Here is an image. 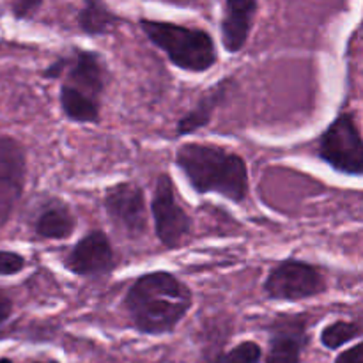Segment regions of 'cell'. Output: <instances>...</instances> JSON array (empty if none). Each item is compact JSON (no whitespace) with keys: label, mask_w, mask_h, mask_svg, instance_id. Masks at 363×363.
Instances as JSON below:
<instances>
[{"label":"cell","mask_w":363,"mask_h":363,"mask_svg":"<svg viewBox=\"0 0 363 363\" xmlns=\"http://www.w3.org/2000/svg\"><path fill=\"white\" fill-rule=\"evenodd\" d=\"M315 152L333 172L362 177L363 138L354 113L340 112L319 135Z\"/></svg>","instance_id":"4"},{"label":"cell","mask_w":363,"mask_h":363,"mask_svg":"<svg viewBox=\"0 0 363 363\" xmlns=\"http://www.w3.org/2000/svg\"><path fill=\"white\" fill-rule=\"evenodd\" d=\"M333 363H363V344L357 342L353 347L342 351Z\"/></svg>","instance_id":"22"},{"label":"cell","mask_w":363,"mask_h":363,"mask_svg":"<svg viewBox=\"0 0 363 363\" xmlns=\"http://www.w3.org/2000/svg\"><path fill=\"white\" fill-rule=\"evenodd\" d=\"M138 25L147 41L186 73H206L218 62L216 43L206 28L151 18H140Z\"/></svg>","instance_id":"3"},{"label":"cell","mask_w":363,"mask_h":363,"mask_svg":"<svg viewBox=\"0 0 363 363\" xmlns=\"http://www.w3.org/2000/svg\"><path fill=\"white\" fill-rule=\"evenodd\" d=\"M64 268L74 277L98 279L113 272L116 252L105 230H91L73 245L64 259Z\"/></svg>","instance_id":"9"},{"label":"cell","mask_w":363,"mask_h":363,"mask_svg":"<svg viewBox=\"0 0 363 363\" xmlns=\"http://www.w3.org/2000/svg\"><path fill=\"white\" fill-rule=\"evenodd\" d=\"M0 363H13V360H9V358H0Z\"/></svg>","instance_id":"25"},{"label":"cell","mask_w":363,"mask_h":363,"mask_svg":"<svg viewBox=\"0 0 363 363\" xmlns=\"http://www.w3.org/2000/svg\"><path fill=\"white\" fill-rule=\"evenodd\" d=\"M121 18L117 13H113L105 2L99 0H85L82 9L77 14V23L80 32L85 35H106L108 32L113 30Z\"/></svg>","instance_id":"15"},{"label":"cell","mask_w":363,"mask_h":363,"mask_svg":"<svg viewBox=\"0 0 363 363\" xmlns=\"http://www.w3.org/2000/svg\"><path fill=\"white\" fill-rule=\"evenodd\" d=\"M234 87L233 78H223V80L216 82L204 96L197 101V105L191 110H188L176 124V135L177 137H188V135L197 133L199 130L208 126L211 123L213 116H215L216 108L227 99L230 89Z\"/></svg>","instance_id":"13"},{"label":"cell","mask_w":363,"mask_h":363,"mask_svg":"<svg viewBox=\"0 0 363 363\" xmlns=\"http://www.w3.org/2000/svg\"><path fill=\"white\" fill-rule=\"evenodd\" d=\"M27 179L25 147L13 137H0V229L13 215Z\"/></svg>","instance_id":"11"},{"label":"cell","mask_w":363,"mask_h":363,"mask_svg":"<svg viewBox=\"0 0 363 363\" xmlns=\"http://www.w3.org/2000/svg\"><path fill=\"white\" fill-rule=\"evenodd\" d=\"M103 208L113 229L126 238H142L147 233L149 213L145 191L133 181H123L106 188Z\"/></svg>","instance_id":"7"},{"label":"cell","mask_w":363,"mask_h":363,"mask_svg":"<svg viewBox=\"0 0 363 363\" xmlns=\"http://www.w3.org/2000/svg\"><path fill=\"white\" fill-rule=\"evenodd\" d=\"M174 165L199 195L216 194L233 204H243L250 194L247 162L223 145L188 142L176 149Z\"/></svg>","instance_id":"2"},{"label":"cell","mask_w":363,"mask_h":363,"mask_svg":"<svg viewBox=\"0 0 363 363\" xmlns=\"http://www.w3.org/2000/svg\"><path fill=\"white\" fill-rule=\"evenodd\" d=\"M14 311V303H13V298L6 293V291L0 289V330L4 328L9 318L13 315Z\"/></svg>","instance_id":"23"},{"label":"cell","mask_w":363,"mask_h":363,"mask_svg":"<svg viewBox=\"0 0 363 363\" xmlns=\"http://www.w3.org/2000/svg\"><path fill=\"white\" fill-rule=\"evenodd\" d=\"M59 103L64 117L77 124H98L101 119V103L82 96L80 92L60 84Z\"/></svg>","instance_id":"16"},{"label":"cell","mask_w":363,"mask_h":363,"mask_svg":"<svg viewBox=\"0 0 363 363\" xmlns=\"http://www.w3.org/2000/svg\"><path fill=\"white\" fill-rule=\"evenodd\" d=\"M268 350L264 363H301V353L308 346L307 314H279L266 325Z\"/></svg>","instance_id":"8"},{"label":"cell","mask_w":363,"mask_h":363,"mask_svg":"<svg viewBox=\"0 0 363 363\" xmlns=\"http://www.w3.org/2000/svg\"><path fill=\"white\" fill-rule=\"evenodd\" d=\"M41 7L43 0H18V2L11 4V9H13V14L16 20H28Z\"/></svg>","instance_id":"20"},{"label":"cell","mask_w":363,"mask_h":363,"mask_svg":"<svg viewBox=\"0 0 363 363\" xmlns=\"http://www.w3.org/2000/svg\"><path fill=\"white\" fill-rule=\"evenodd\" d=\"M362 337L360 321H347V319H337L328 323L319 333V342L328 351H339L353 340Z\"/></svg>","instance_id":"17"},{"label":"cell","mask_w":363,"mask_h":363,"mask_svg":"<svg viewBox=\"0 0 363 363\" xmlns=\"http://www.w3.org/2000/svg\"><path fill=\"white\" fill-rule=\"evenodd\" d=\"M32 230L41 241H66L77 230V218L69 206L55 199L39 211Z\"/></svg>","instance_id":"14"},{"label":"cell","mask_w":363,"mask_h":363,"mask_svg":"<svg viewBox=\"0 0 363 363\" xmlns=\"http://www.w3.org/2000/svg\"><path fill=\"white\" fill-rule=\"evenodd\" d=\"M220 38L227 53H240L247 46L259 11L257 0H225L222 6Z\"/></svg>","instance_id":"12"},{"label":"cell","mask_w":363,"mask_h":363,"mask_svg":"<svg viewBox=\"0 0 363 363\" xmlns=\"http://www.w3.org/2000/svg\"><path fill=\"white\" fill-rule=\"evenodd\" d=\"M34 363H60L59 360H45V362H34Z\"/></svg>","instance_id":"24"},{"label":"cell","mask_w":363,"mask_h":363,"mask_svg":"<svg viewBox=\"0 0 363 363\" xmlns=\"http://www.w3.org/2000/svg\"><path fill=\"white\" fill-rule=\"evenodd\" d=\"M123 307L138 333L169 335L176 332L194 307V293L174 273L156 269L131 282L123 298Z\"/></svg>","instance_id":"1"},{"label":"cell","mask_w":363,"mask_h":363,"mask_svg":"<svg viewBox=\"0 0 363 363\" xmlns=\"http://www.w3.org/2000/svg\"><path fill=\"white\" fill-rule=\"evenodd\" d=\"M149 209L160 243L169 250L183 247L194 229V218L177 201L176 183L169 172H162L156 177Z\"/></svg>","instance_id":"6"},{"label":"cell","mask_w":363,"mask_h":363,"mask_svg":"<svg viewBox=\"0 0 363 363\" xmlns=\"http://www.w3.org/2000/svg\"><path fill=\"white\" fill-rule=\"evenodd\" d=\"M262 360V347L255 340H241L229 351H223L215 363H259Z\"/></svg>","instance_id":"18"},{"label":"cell","mask_w":363,"mask_h":363,"mask_svg":"<svg viewBox=\"0 0 363 363\" xmlns=\"http://www.w3.org/2000/svg\"><path fill=\"white\" fill-rule=\"evenodd\" d=\"M27 266V259L20 252L0 250V277L20 275Z\"/></svg>","instance_id":"19"},{"label":"cell","mask_w":363,"mask_h":363,"mask_svg":"<svg viewBox=\"0 0 363 363\" xmlns=\"http://www.w3.org/2000/svg\"><path fill=\"white\" fill-rule=\"evenodd\" d=\"M64 69H66V55H60L41 71V77L46 80H59V78H62Z\"/></svg>","instance_id":"21"},{"label":"cell","mask_w":363,"mask_h":363,"mask_svg":"<svg viewBox=\"0 0 363 363\" xmlns=\"http://www.w3.org/2000/svg\"><path fill=\"white\" fill-rule=\"evenodd\" d=\"M328 289L325 273L312 262L301 259H284L277 262L262 282L266 298L279 303H298L325 294Z\"/></svg>","instance_id":"5"},{"label":"cell","mask_w":363,"mask_h":363,"mask_svg":"<svg viewBox=\"0 0 363 363\" xmlns=\"http://www.w3.org/2000/svg\"><path fill=\"white\" fill-rule=\"evenodd\" d=\"M108 78V64L99 52L73 48L69 55H66L62 85L80 92L85 98L101 103Z\"/></svg>","instance_id":"10"}]
</instances>
